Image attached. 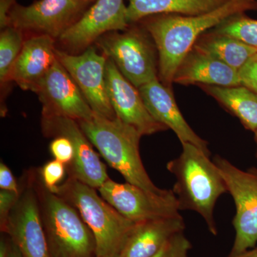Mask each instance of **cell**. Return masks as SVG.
Returning a JSON list of instances; mask_svg holds the SVG:
<instances>
[{
	"label": "cell",
	"instance_id": "30bf717a",
	"mask_svg": "<svg viewBox=\"0 0 257 257\" xmlns=\"http://www.w3.org/2000/svg\"><path fill=\"white\" fill-rule=\"evenodd\" d=\"M89 8L77 0H38L29 6L16 3L10 11L8 26L59 39Z\"/></svg>",
	"mask_w": 257,
	"mask_h": 257
},
{
	"label": "cell",
	"instance_id": "7c38bea8",
	"mask_svg": "<svg viewBox=\"0 0 257 257\" xmlns=\"http://www.w3.org/2000/svg\"><path fill=\"white\" fill-rule=\"evenodd\" d=\"M57 59L78 86L93 111L107 119L116 116L106 89L105 72L107 57L93 47L79 55L56 50Z\"/></svg>",
	"mask_w": 257,
	"mask_h": 257
},
{
	"label": "cell",
	"instance_id": "d6a6232c",
	"mask_svg": "<svg viewBox=\"0 0 257 257\" xmlns=\"http://www.w3.org/2000/svg\"><path fill=\"white\" fill-rule=\"evenodd\" d=\"M229 257H257V248L247 250L244 252L236 255H230Z\"/></svg>",
	"mask_w": 257,
	"mask_h": 257
},
{
	"label": "cell",
	"instance_id": "e0dca14e",
	"mask_svg": "<svg viewBox=\"0 0 257 257\" xmlns=\"http://www.w3.org/2000/svg\"><path fill=\"white\" fill-rule=\"evenodd\" d=\"M54 40L48 35H38L24 42L10 80L14 81L24 90L33 92L57 60Z\"/></svg>",
	"mask_w": 257,
	"mask_h": 257
},
{
	"label": "cell",
	"instance_id": "83f0119b",
	"mask_svg": "<svg viewBox=\"0 0 257 257\" xmlns=\"http://www.w3.org/2000/svg\"><path fill=\"white\" fill-rule=\"evenodd\" d=\"M20 194L10 191L0 190V228L4 232L7 223L13 207L18 202Z\"/></svg>",
	"mask_w": 257,
	"mask_h": 257
},
{
	"label": "cell",
	"instance_id": "d4e9b609",
	"mask_svg": "<svg viewBox=\"0 0 257 257\" xmlns=\"http://www.w3.org/2000/svg\"><path fill=\"white\" fill-rule=\"evenodd\" d=\"M42 183L50 192L55 194L59 184L64 179L67 172L66 165L55 160L45 164L42 168L39 169Z\"/></svg>",
	"mask_w": 257,
	"mask_h": 257
},
{
	"label": "cell",
	"instance_id": "ffe728a7",
	"mask_svg": "<svg viewBox=\"0 0 257 257\" xmlns=\"http://www.w3.org/2000/svg\"><path fill=\"white\" fill-rule=\"evenodd\" d=\"M128 23L157 15H178L184 16L208 13L224 5L229 0H128Z\"/></svg>",
	"mask_w": 257,
	"mask_h": 257
},
{
	"label": "cell",
	"instance_id": "8fae6325",
	"mask_svg": "<svg viewBox=\"0 0 257 257\" xmlns=\"http://www.w3.org/2000/svg\"><path fill=\"white\" fill-rule=\"evenodd\" d=\"M98 190L120 214L135 223L180 214L172 189L164 195H156L134 184L119 183L109 178Z\"/></svg>",
	"mask_w": 257,
	"mask_h": 257
},
{
	"label": "cell",
	"instance_id": "ba28073f",
	"mask_svg": "<svg viewBox=\"0 0 257 257\" xmlns=\"http://www.w3.org/2000/svg\"><path fill=\"white\" fill-rule=\"evenodd\" d=\"M23 180L3 233L9 235L23 257H50L32 170L27 172Z\"/></svg>",
	"mask_w": 257,
	"mask_h": 257
},
{
	"label": "cell",
	"instance_id": "4316f807",
	"mask_svg": "<svg viewBox=\"0 0 257 257\" xmlns=\"http://www.w3.org/2000/svg\"><path fill=\"white\" fill-rule=\"evenodd\" d=\"M50 151L55 160L62 162L66 167L74 160V150L72 143L68 138L57 137L50 145Z\"/></svg>",
	"mask_w": 257,
	"mask_h": 257
},
{
	"label": "cell",
	"instance_id": "277c9868",
	"mask_svg": "<svg viewBox=\"0 0 257 257\" xmlns=\"http://www.w3.org/2000/svg\"><path fill=\"white\" fill-rule=\"evenodd\" d=\"M32 172L50 257H95L94 234L78 211L45 187L39 170Z\"/></svg>",
	"mask_w": 257,
	"mask_h": 257
},
{
	"label": "cell",
	"instance_id": "8992f818",
	"mask_svg": "<svg viewBox=\"0 0 257 257\" xmlns=\"http://www.w3.org/2000/svg\"><path fill=\"white\" fill-rule=\"evenodd\" d=\"M140 23L126 30L106 33L96 40L103 55L112 61L121 74L139 88L158 78L155 42ZM157 49V48H156Z\"/></svg>",
	"mask_w": 257,
	"mask_h": 257
},
{
	"label": "cell",
	"instance_id": "8d00e7d4",
	"mask_svg": "<svg viewBox=\"0 0 257 257\" xmlns=\"http://www.w3.org/2000/svg\"><path fill=\"white\" fill-rule=\"evenodd\" d=\"M256 248H257V247H256Z\"/></svg>",
	"mask_w": 257,
	"mask_h": 257
},
{
	"label": "cell",
	"instance_id": "44dd1931",
	"mask_svg": "<svg viewBox=\"0 0 257 257\" xmlns=\"http://www.w3.org/2000/svg\"><path fill=\"white\" fill-rule=\"evenodd\" d=\"M199 87L236 116L246 130L256 131V92L242 84L232 87L199 84Z\"/></svg>",
	"mask_w": 257,
	"mask_h": 257
},
{
	"label": "cell",
	"instance_id": "6da1fadb",
	"mask_svg": "<svg viewBox=\"0 0 257 257\" xmlns=\"http://www.w3.org/2000/svg\"><path fill=\"white\" fill-rule=\"evenodd\" d=\"M257 11V0H229L208 13L191 16L157 15L140 20L158 52V78L171 87L177 67L199 37L231 17Z\"/></svg>",
	"mask_w": 257,
	"mask_h": 257
},
{
	"label": "cell",
	"instance_id": "4dcf8cb0",
	"mask_svg": "<svg viewBox=\"0 0 257 257\" xmlns=\"http://www.w3.org/2000/svg\"><path fill=\"white\" fill-rule=\"evenodd\" d=\"M15 4V0H0V27L2 30L8 27L9 14Z\"/></svg>",
	"mask_w": 257,
	"mask_h": 257
},
{
	"label": "cell",
	"instance_id": "d590c367",
	"mask_svg": "<svg viewBox=\"0 0 257 257\" xmlns=\"http://www.w3.org/2000/svg\"><path fill=\"white\" fill-rule=\"evenodd\" d=\"M95 257H119V253H118V254L109 255V256H95Z\"/></svg>",
	"mask_w": 257,
	"mask_h": 257
},
{
	"label": "cell",
	"instance_id": "9c48e42d",
	"mask_svg": "<svg viewBox=\"0 0 257 257\" xmlns=\"http://www.w3.org/2000/svg\"><path fill=\"white\" fill-rule=\"evenodd\" d=\"M42 128L47 138L64 137L73 145L74 160L66 167L68 177L96 189L109 179L105 165L77 121L65 116L42 115Z\"/></svg>",
	"mask_w": 257,
	"mask_h": 257
},
{
	"label": "cell",
	"instance_id": "ac0fdd59",
	"mask_svg": "<svg viewBox=\"0 0 257 257\" xmlns=\"http://www.w3.org/2000/svg\"><path fill=\"white\" fill-rule=\"evenodd\" d=\"M173 83L182 85L205 84L221 87L241 84L239 71L194 47L179 64Z\"/></svg>",
	"mask_w": 257,
	"mask_h": 257
},
{
	"label": "cell",
	"instance_id": "1f68e13d",
	"mask_svg": "<svg viewBox=\"0 0 257 257\" xmlns=\"http://www.w3.org/2000/svg\"><path fill=\"white\" fill-rule=\"evenodd\" d=\"M8 257H23L18 246L10 239L9 251Z\"/></svg>",
	"mask_w": 257,
	"mask_h": 257
},
{
	"label": "cell",
	"instance_id": "cb8c5ba5",
	"mask_svg": "<svg viewBox=\"0 0 257 257\" xmlns=\"http://www.w3.org/2000/svg\"><path fill=\"white\" fill-rule=\"evenodd\" d=\"M213 30L257 49V20L248 18L245 13L231 17Z\"/></svg>",
	"mask_w": 257,
	"mask_h": 257
},
{
	"label": "cell",
	"instance_id": "3957f363",
	"mask_svg": "<svg viewBox=\"0 0 257 257\" xmlns=\"http://www.w3.org/2000/svg\"><path fill=\"white\" fill-rule=\"evenodd\" d=\"M77 122L101 156L126 182L156 195L170 192L157 187L147 174L140 152L143 135L138 130L118 118L107 119L95 113L92 119Z\"/></svg>",
	"mask_w": 257,
	"mask_h": 257
},
{
	"label": "cell",
	"instance_id": "7402d4cb",
	"mask_svg": "<svg viewBox=\"0 0 257 257\" xmlns=\"http://www.w3.org/2000/svg\"><path fill=\"white\" fill-rule=\"evenodd\" d=\"M194 47L236 71H239L257 54L254 47L213 29L201 35Z\"/></svg>",
	"mask_w": 257,
	"mask_h": 257
},
{
	"label": "cell",
	"instance_id": "52a82bcc",
	"mask_svg": "<svg viewBox=\"0 0 257 257\" xmlns=\"http://www.w3.org/2000/svg\"><path fill=\"white\" fill-rule=\"evenodd\" d=\"M213 161L234 199L236 213L232 224L236 236L230 255L239 254L257 242V168L241 170L219 155Z\"/></svg>",
	"mask_w": 257,
	"mask_h": 257
},
{
	"label": "cell",
	"instance_id": "484cf974",
	"mask_svg": "<svg viewBox=\"0 0 257 257\" xmlns=\"http://www.w3.org/2000/svg\"><path fill=\"white\" fill-rule=\"evenodd\" d=\"M192 244L184 231L175 234L162 248L150 257H188Z\"/></svg>",
	"mask_w": 257,
	"mask_h": 257
},
{
	"label": "cell",
	"instance_id": "5bb4252c",
	"mask_svg": "<svg viewBox=\"0 0 257 257\" xmlns=\"http://www.w3.org/2000/svg\"><path fill=\"white\" fill-rule=\"evenodd\" d=\"M130 25L124 0H96L58 40L72 50L87 49L105 34L124 31Z\"/></svg>",
	"mask_w": 257,
	"mask_h": 257
},
{
	"label": "cell",
	"instance_id": "e575fe53",
	"mask_svg": "<svg viewBox=\"0 0 257 257\" xmlns=\"http://www.w3.org/2000/svg\"><path fill=\"white\" fill-rule=\"evenodd\" d=\"M254 140L255 142H256V157L257 159V130L256 131L254 132Z\"/></svg>",
	"mask_w": 257,
	"mask_h": 257
},
{
	"label": "cell",
	"instance_id": "5b68a950",
	"mask_svg": "<svg viewBox=\"0 0 257 257\" xmlns=\"http://www.w3.org/2000/svg\"><path fill=\"white\" fill-rule=\"evenodd\" d=\"M75 208L96 241V256L118 254L136 223L124 217L96 189L68 177L55 193Z\"/></svg>",
	"mask_w": 257,
	"mask_h": 257
},
{
	"label": "cell",
	"instance_id": "603a6c76",
	"mask_svg": "<svg viewBox=\"0 0 257 257\" xmlns=\"http://www.w3.org/2000/svg\"><path fill=\"white\" fill-rule=\"evenodd\" d=\"M23 32L8 26L0 35V79L2 83L10 81V75L23 44Z\"/></svg>",
	"mask_w": 257,
	"mask_h": 257
},
{
	"label": "cell",
	"instance_id": "9a60e30c",
	"mask_svg": "<svg viewBox=\"0 0 257 257\" xmlns=\"http://www.w3.org/2000/svg\"><path fill=\"white\" fill-rule=\"evenodd\" d=\"M105 79L108 96L116 118L136 128L143 136L168 130L152 116L139 89L108 58Z\"/></svg>",
	"mask_w": 257,
	"mask_h": 257
},
{
	"label": "cell",
	"instance_id": "f1b7e54d",
	"mask_svg": "<svg viewBox=\"0 0 257 257\" xmlns=\"http://www.w3.org/2000/svg\"><path fill=\"white\" fill-rule=\"evenodd\" d=\"M239 74L241 84L257 93V54L240 69Z\"/></svg>",
	"mask_w": 257,
	"mask_h": 257
},
{
	"label": "cell",
	"instance_id": "7a4b0ae2",
	"mask_svg": "<svg viewBox=\"0 0 257 257\" xmlns=\"http://www.w3.org/2000/svg\"><path fill=\"white\" fill-rule=\"evenodd\" d=\"M182 146L180 155L167 165L175 177L172 191L179 211L198 213L211 234L216 235L214 208L219 198L228 192L224 179L207 153L192 144L182 143Z\"/></svg>",
	"mask_w": 257,
	"mask_h": 257
},
{
	"label": "cell",
	"instance_id": "2e32d148",
	"mask_svg": "<svg viewBox=\"0 0 257 257\" xmlns=\"http://www.w3.org/2000/svg\"><path fill=\"white\" fill-rule=\"evenodd\" d=\"M139 90L152 116L166 127L172 130L181 143L192 144L210 156L209 144L201 138L184 119L171 87L157 78L142 86Z\"/></svg>",
	"mask_w": 257,
	"mask_h": 257
},
{
	"label": "cell",
	"instance_id": "4fadbf2b",
	"mask_svg": "<svg viewBox=\"0 0 257 257\" xmlns=\"http://www.w3.org/2000/svg\"><path fill=\"white\" fill-rule=\"evenodd\" d=\"M33 92L42 104V115L76 121L92 119L94 112L69 72L58 60L39 82Z\"/></svg>",
	"mask_w": 257,
	"mask_h": 257
},
{
	"label": "cell",
	"instance_id": "d6986e66",
	"mask_svg": "<svg viewBox=\"0 0 257 257\" xmlns=\"http://www.w3.org/2000/svg\"><path fill=\"white\" fill-rule=\"evenodd\" d=\"M184 229L185 224L181 214L136 223L119 257L151 256Z\"/></svg>",
	"mask_w": 257,
	"mask_h": 257
},
{
	"label": "cell",
	"instance_id": "836d02e7",
	"mask_svg": "<svg viewBox=\"0 0 257 257\" xmlns=\"http://www.w3.org/2000/svg\"><path fill=\"white\" fill-rule=\"evenodd\" d=\"M77 1L80 2V3H83V4L87 5L88 7H90L91 5L94 3L96 0H77Z\"/></svg>",
	"mask_w": 257,
	"mask_h": 257
},
{
	"label": "cell",
	"instance_id": "f546056e",
	"mask_svg": "<svg viewBox=\"0 0 257 257\" xmlns=\"http://www.w3.org/2000/svg\"><path fill=\"white\" fill-rule=\"evenodd\" d=\"M0 189L20 194V189L13 172L3 162L0 163Z\"/></svg>",
	"mask_w": 257,
	"mask_h": 257
}]
</instances>
